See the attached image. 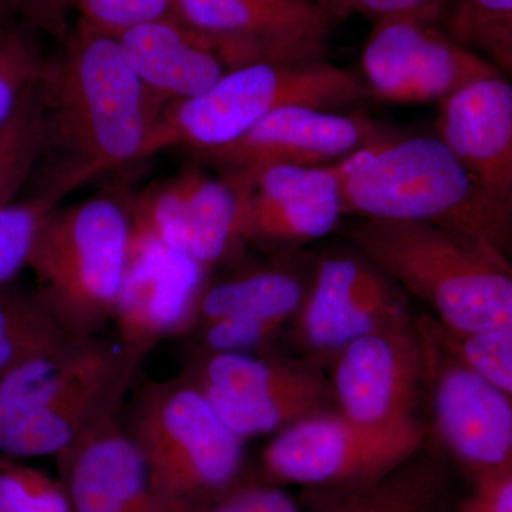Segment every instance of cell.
<instances>
[{
    "label": "cell",
    "mask_w": 512,
    "mask_h": 512,
    "mask_svg": "<svg viewBox=\"0 0 512 512\" xmlns=\"http://www.w3.org/2000/svg\"><path fill=\"white\" fill-rule=\"evenodd\" d=\"M46 151L53 173L84 184L146 158L167 104L128 66L116 36L79 19L62 52L47 57L39 77Z\"/></svg>",
    "instance_id": "obj_1"
},
{
    "label": "cell",
    "mask_w": 512,
    "mask_h": 512,
    "mask_svg": "<svg viewBox=\"0 0 512 512\" xmlns=\"http://www.w3.org/2000/svg\"><path fill=\"white\" fill-rule=\"evenodd\" d=\"M343 214L426 222L512 264V208L478 184L437 136H394L336 164Z\"/></svg>",
    "instance_id": "obj_2"
},
{
    "label": "cell",
    "mask_w": 512,
    "mask_h": 512,
    "mask_svg": "<svg viewBox=\"0 0 512 512\" xmlns=\"http://www.w3.org/2000/svg\"><path fill=\"white\" fill-rule=\"evenodd\" d=\"M367 261L430 309L453 335L512 330V264L426 222L363 220L349 232Z\"/></svg>",
    "instance_id": "obj_3"
},
{
    "label": "cell",
    "mask_w": 512,
    "mask_h": 512,
    "mask_svg": "<svg viewBox=\"0 0 512 512\" xmlns=\"http://www.w3.org/2000/svg\"><path fill=\"white\" fill-rule=\"evenodd\" d=\"M123 426L154 491L180 510L200 512L239 484L244 441L187 377L140 386Z\"/></svg>",
    "instance_id": "obj_4"
},
{
    "label": "cell",
    "mask_w": 512,
    "mask_h": 512,
    "mask_svg": "<svg viewBox=\"0 0 512 512\" xmlns=\"http://www.w3.org/2000/svg\"><path fill=\"white\" fill-rule=\"evenodd\" d=\"M131 204L96 195L53 211L29 259L37 295L74 336H101L113 322L128 261Z\"/></svg>",
    "instance_id": "obj_5"
},
{
    "label": "cell",
    "mask_w": 512,
    "mask_h": 512,
    "mask_svg": "<svg viewBox=\"0 0 512 512\" xmlns=\"http://www.w3.org/2000/svg\"><path fill=\"white\" fill-rule=\"evenodd\" d=\"M369 97L362 76L326 60L228 70L207 93L165 107L146 158L173 147H190L198 154L217 150L285 107L335 111Z\"/></svg>",
    "instance_id": "obj_6"
},
{
    "label": "cell",
    "mask_w": 512,
    "mask_h": 512,
    "mask_svg": "<svg viewBox=\"0 0 512 512\" xmlns=\"http://www.w3.org/2000/svg\"><path fill=\"white\" fill-rule=\"evenodd\" d=\"M181 375L242 441L274 436L333 402L318 367L281 357L195 350Z\"/></svg>",
    "instance_id": "obj_7"
},
{
    "label": "cell",
    "mask_w": 512,
    "mask_h": 512,
    "mask_svg": "<svg viewBox=\"0 0 512 512\" xmlns=\"http://www.w3.org/2000/svg\"><path fill=\"white\" fill-rule=\"evenodd\" d=\"M424 437L419 421L377 430L339 412L316 413L274 434L262 451V468L272 483L353 490L412 460Z\"/></svg>",
    "instance_id": "obj_8"
},
{
    "label": "cell",
    "mask_w": 512,
    "mask_h": 512,
    "mask_svg": "<svg viewBox=\"0 0 512 512\" xmlns=\"http://www.w3.org/2000/svg\"><path fill=\"white\" fill-rule=\"evenodd\" d=\"M437 436L471 483L512 468V397L416 322Z\"/></svg>",
    "instance_id": "obj_9"
},
{
    "label": "cell",
    "mask_w": 512,
    "mask_h": 512,
    "mask_svg": "<svg viewBox=\"0 0 512 512\" xmlns=\"http://www.w3.org/2000/svg\"><path fill=\"white\" fill-rule=\"evenodd\" d=\"M173 15L225 69L325 60L333 19L319 0H174Z\"/></svg>",
    "instance_id": "obj_10"
},
{
    "label": "cell",
    "mask_w": 512,
    "mask_h": 512,
    "mask_svg": "<svg viewBox=\"0 0 512 512\" xmlns=\"http://www.w3.org/2000/svg\"><path fill=\"white\" fill-rule=\"evenodd\" d=\"M360 62L370 96L396 104L440 103L468 83L500 72L430 15L392 16L373 23Z\"/></svg>",
    "instance_id": "obj_11"
},
{
    "label": "cell",
    "mask_w": 512,
    "mask_h": 512,
    "mask_svg": "<svg viewBox=\"0 0 512 512\" xmlns=\"http://www.w3.org/2000/svg\"><path fill=\"white\" fill-rule=\"evenodd\" d=\"M339 413L360 426L393 430L417 423L424 387L416 322L360 336L333 357L330 380Z\"/></svg>",
    "instance_id": "obj_12"
},
{
    "label": "cell",
    "mask_w": 512,
    "mask_h": 512,
    "mask_svg": "<svg viewBox=\"0 0 512 512\" xmlns=\"http://www.w3.org/2000/svg\"><path fill=\"white\" fill-rule=\"evenodd\" d=\"M131 238L158 242L210 269L241 244L239 200L225 177L188 168L131 204Z\"/></svg>",
    "instance_id": "obj_13"
},
{
    "label": "cell",
    "mask_w": 512,
    "mask_h": 512,
    "mask_svg": "<svg viewBox=\"0 0 512 512\" xmlns=\"http://www.w3.org/2000/svg\"><path fill=\"white\" fill-rule=\"evenodd\" d=\"M143 359L80 382L33 393H0V454L13 458L59 456L94 424L120 412Z\"/></svg>",
    "instance_id": "obj_14"
},
{
    "label": "cell",
    "mask_w": 512,
    "mask_h": 512,
    "mask_svg": "<svg viewBox=\"0 0 512 512\" xmlns=\"http://www.w3.org/2000/svg\"><path fill=\"white\" fill-rule=\"evenodd\" d=\"M224 177L238 195L242 242L306 244L326 237L345 215L336 164L265 165Z\"/></svg>",
    "instance_id": "obj_15"
},
{
    "label": "cell",
    "mask_w": 512,
    "mask_h": 512,
    "mask_svg": "<svg viewBox=\"0 0 512 512\" xmlns=\"http://www.w3.org/2000/svg\"><path fill=\"white\" fill-rule=\"evenodd\" d=\"M390 282L360 252L326 256L295 318L299 342L335 357L360 336L413 323Z\"/></svg>",
    "instance_id": "obj_16"
},
{
    "label": "cell",
    "mask_w": 512,
    "mask_h": 512,
    "mask_svg": "<svg viewBox=\"0 0 512 512\" xmlns=\"http://www.w3.org/2000/svg\"><path fill=\"white\" fill-rule=\"evenodd\" d=\"M207 272L163 244L131 238L130 261L113 318L120 345L144 359L161 339L190 332Z\"/></svg>",
    "instance_id": "obj_17"
},
{
    "label": "cell",
    "mask_w": 512,
    "mask_h": 512,
    "mask_svg": "<svg viewBox=\"0 0 512 512\" xmlns=\"http://www.w3.org/2000/svg\"><path fill=\"white\" fill-rule=\"evenodd\" d=\"M390 134L367 117L291 106L275 111L227 146L200 156L225 173L276 164L328 167Z\"/></svg>",
    "instance_id": "obj_18"
},
{
    "label": "cell",
    "mask_w": 512,
    "mask_h": 512,
    "mask_svg": "<svg viewBox=\"0 0 512 512\" xmlns=\"http://www.w3.org/2000/svg\"><path fill=\"white\" fill-rule=\"evenodd\" d=\"M120 412L56 456L73 512H185L154 491Z\"/></svg>",
    "instance_id": "obj_19"
},
{
    "label": "cell",
    "mask_w": 512,
    "mask_h": 512,
    "mask_svg": "<svg viewBox=\"0 0 512 512\" xmlns=\"http://www.w3.org/2000/svg\"><path fill=\"white\" fill-rule=\"evenodd\" d=\"M439 104L436 136L488 194L512 208V80L487 74Z\"/></svg>",
    "instance_id": "obj_20"
},
{
    "label": "cell",
    "mask_w": 512,
    "mask_h": 512,
    "mask_svg": "<svg viewBox=\"0 0 512 512\" xmlns=\"http://www.w3.org/2000/svg\"><path fill=\"white\" fill-rule=\"evenodd\" d=\"M116 37L128 66L167 106L207 93L227 73L210 45L173 12Z\"/></svg>",
    "instance_id": "obj_21"
},
{
    "label": "cell",
    "mask_w": 512,
    "mask_h": 512,
    "mask_svg": "<svg viewBox=\"0 0 512 512\" xmlns=\"http://www.w3.org/2000/svg\"><path fill=\"white\" fill-rule=\"evenodd\" d=\"M306 292L308 288L291 269H249L205 285L191 330L222 318L255 320L284 328L298 315Z\"/></svg>",
    "instance_id": "obj_22"
},
{
    "label": "cell",
    "mask_w": 512,
    "mask_h": 512,
    "mask_svg": "<svg viewBox=\"0 0 512 512\" xmlns=\"http://www.w3.org/2000/svg\"><path fill=\"white\" fill-rule=\"evenodd\" d=\"M76 338L79 336L63 328L36 291L0 285V377L52 355Z\"/></svg>",
    "instance_id": "obj_23"
},
{
    "label": "cell",
    "mask_w": 512,
    "mask_h": 512,
    "mask_svg": "<svg viewBox=\"0 0 512 512\" xmlns=\"http://www.w3.org/2000/svg\"><path fill=\"white\" fill-rule=\"evenodd\" d=\"M80 185L82 181L72 175L52 174L42 191L0 210V285L12 284L15 276L29 265L43 225L63 198Z\"/></svg>",
    "instance_id": "obj_24"
},
{
    "label": "cell",
    "mask_w": 512,
    "mask_h": 512,
    "mask_svg": "<svg viewBox=\"0 0 512 512\" xmlns=\"http://www.w3.org/2000/svg\"><path fill=\"white\" fill-rule=\"evenodd\" d=\"M443 480L430 461L409 460L319 512H433Z\"/></svg>",
    "instance_id": "obj_25"
},
{
    "label": "cell",
    "mask_w": 512,
    "mask_h": 512,
    "mask_svg": "<svg viewBox=\"0 0 512 512\" xmlns=\"http://www.w3.org/2000/svg\"><path fill=\"white\" fill-rule=\"evenodd\" d=\"M45 117L39 80L0 128V210L12 204L45 154Z\"/></svg>",
    "instance_id": "obj_26"
},
{
    "label": "cell",
    "mask_w": 512,
    "mask_h": 512,
    "mask_svg": "<svg viewBox=\"0 0 512 512\" xmlns=\"http://www.w3.org/2000/svg\"><path fill=\"white\" fill-rule=\"evenodd\" d=\"M29 23L0 28V128L39 80L46 56Z\"/></svg>",
    "instance_id": "obj_27"
},
{
    "label": "cell",
    "mask_w": 512,
    "mask_h": 512,
    "mask_svg": "<svg viewBox=\"0 0 512 512\" xmlns=\"http://www.w3.org/2000/svg\"><path fill=\"white\" fill-rule=\"evenodd\" d=\"M0 512H73L62 481L0 454Z\"/></svg>",
    "instance_id": "obj_28"
},
{
    "label": "cell",
    "mask_w": 512,
    "mask_h": 512,
    "mask_svg": "<svg viewBox=\"0 0 512 512\" xmlns=\"http://www.w3.org/2000/svg\"><path fill=\"white\" fill-rule=\"evenodd\" d=\"M424 319L453 355L512 397V330L460 336L440 328L430 316Z\"/></svg>",
    "instance_id": "obj_29"
},
{
    "label": "cell",
    "mask_w": 512,
    "mask_h": 512,
    "mask_svg": "<svg viewBox=\"0 0 512 512\" xmlns=\"http://www.w3.org/2000/svg\"><path fill=\"white\" fill-rule=\"evenodd\" d=\"M173 5L174 0H73L80 19L113 36L170 15Z\"/></svg>",
    "instance_id": "obj_30"
},
{
    "label": "cell",
    "mask_w": 512,
    "mask_h": 512,
    "mask_svg": "<svg viewBox=\"0 0 512 512\" xmlns=\"http://www.w3.org/2000/svg\"><path fill=\"white\" fill-rule=\"evenodd\" d=\"M511 16L512 0H451L441 23L448 35L471 49L481 33Z\"/></svg>",
    "instance_id": "obj_31"
},
{
    "label": "cell",
    "mask_w": 512,
    "mask_h": 512,
    "mask_svg": "<svg viewBox=\"0 0 512 512\" xmlns=\"http://www.w3.org/2000/svg\"><path fill=\"white\" fill-rule=\"evenodd\" d=\"M333 22L362 16L375 23L400 15L437 16L443 22L451 0H319Z\"/></svg>",
    "instance_id": "obj_32"
},
{
    "label": "cell",
    "mask_w": 512,
    "mask_h": 512,
    "mask_svg": "<svg viewBox=\"0 0 512 512\" xmlns=\"http://www.w3.org/2000/svg\"><path fill=\"white\" fill-rule=\"evenodd\" d=\"M200 512H302L292 495L272 484H238Z\"/></svg>",
    "instance_id": "obj_33"
},
{
    "label": "cell",
    "mask_w": 512,
    "mask_h": 512,
    "mask_svg": "<svg viewBox=\"0 0 512 512\" xmlns=\"http://www.w3.org/2000/svg\"><path fill=\"white\" fill-rule=\"evenodd\" d=\"M457 512H512V468L473 484Z\"/></svg>",
    "instance_id": "obj_34"
},
{
    "label": "cell",
    "mask_w": 512,
    "mask_h": 512,
    "mask_svg": "<svg viewBox=\"0 0 512 512\" xmlns=\"http://www.w3.org/2000/svg\"><path fill=\"white\" fill-rule=\"evenodd\" d=\"M22 18L33 28L43 30L60 40H66L70 28L67 13L73 0H19Z\"/></svg>",
    "instance_id": "obj_35"
},
{
    "label": "cell",
    "mask_w": 512,
    "mask_h": 512,
    "mask_svg": "<svg viewBox=\"0 0 512 512\" xmlns=\"http://www.w3.org/2000/svg\"><path fill=\"white\" fill-rule=\"evenodd\" d=\"M471 49L490 60L505 77L512 80V16L481 33Z\"/></svg>",
    "instance_id": "obj_36"
},
{
    "label": "cell",
    "mask_w": 512,
    "mask_h": 512,
    "mask_svg": "<svg viewBox=\"0 0 512 512\" xmlns=\"http://www.w3.org/2000/svg\"><path fill=\"white\" fill-rule=\"evenodd\" d=\"M22 16L19 0H0V28L9 25L13 16Z\"/></svg>",
    "instance_id": "obj_37"
}]
</instances>
